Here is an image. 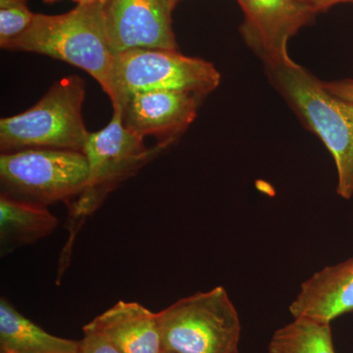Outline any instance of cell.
Listing matches in <instances>:
<instances>
[{
    "instance_id": "2e32d148",
    "label": "cell",
    "mask_w": 353,
    "mask_h": 353,
    "mask_svg": "<svg viewBox=\"0 0 353 353\" xmlns=\"http://www.w3.org/2000/svg\"><path fill=\"white\" fill-rule=\"evenodd\" d=\"M36 13L28 6V0H0V46L27 31Z\"/></svg>"
},
{
    "instance_id": "9c48e42d",
    "label": "cell",
    "mask_w": 353,
    "mask_h": 353,
    "mask_svg": "<svg viewBox=\"0 0 353 353\" xmlns=\"http://www.w3.org/2000/svg\"><path fill=\"white\" fill-rule=\"evenodd\" d=\"M245 20L241 34L265 67L289 63L292 38L317 14L299 0H236Z\"/></svg>"
},
{
    "instance_id": "ffe728a7",
    "label": "cell",
    "mask_w": 353,
    "mask_h": 353,
    "mask_svg": "<svg viewBox=\"0 0 353 353\" xmlns=\"http://www.w3.org/2000/svg\"><path fill=\"white\" fill-rule=\"evenodd\" d=\"M77 4H90L94 3V2H102L103 0H74Z\"/></svg>"
},
{
    "instance_id": "277c9868",
    "label": "cell",
    "mask_w": 353,
    "mask_h": 353,
    "mask_svg": "<svg viewBox=\"0 0 353 353\" xmlns=\"http://www.w3.org/2000/svg\"><path fill=\"white\" fill-rule=\"evenodd\" d=\"M85 85L78 76L65 77L38 103L0 120L2 153L32 148L83 152L90 132L83 117Z\"/></svg>"
},
{
    "instance_id": "e0dca14e",
    "label": "cell",
    "mask_w": 353,
    "mask_h": 353,
    "mask_svg": "<svg viewBox=\"0 0 353 353\" xmlns=\"http://www.w3.org/2000/svg\"><path fill=\"white\" fill-rule=\"evenodd\" d=\"M83 331L80 353H122L117 347H114L103 334L90 325H85Z\"/></svg>"
},
{
    "instance_id": "30bf717a",
    "label": "cell",
    "mask_w": 353,
    "mask_h": 353,
    "mask_svg": "<svg viewBox=\"0 0 353 353\" xmlns=\"http://www.w3.org/2000/svg\"><path fill=\"white\" fill-rule=\"evenodd\" d=\"M202 97L189 92L148 90L125 95L117 104L125 127L141 138L153 137L167 148L196 120Z\"/></svg>"
},
{
    "instance_id": "8fae6325",
    "label": "cell",
    "mask_w": 353,
    "mask_h": 353,
    "mask_svg": "<svg viewBox=\"0 0 353 353\" xmlns=\"http://www.w3.org/2000/svg\"><path fill=\"white\" fill-rule=\"evenodd\" d=\"M290 312L294 319L326 324L353 312V257L325 267L305 281L290 304Z\"/></svg>"
},
{
    "instance_id": "ba28073f",
    "label": "cell",
    "mask_w": 353,
    "mask_h": 353,
    "mask_svg": "<svg viewBox=\"0 0 353 353\" xmlns=\"http://www.w3.org/2000/svg\"><path fill=\"white\" fill-rule=\"evenodd\" d=\"M174 0H103L104 24L114 54L137 48L178 50L172 27Z\"/></svg>"
},
{
    "instance_id": "8992f818",
    "label": "cell",
    "mask_w": 353,
    "mask_h": 353,
    "mask_svg": "<svg viewBox=\"0 0 353 353\" xmlns=\"http://www.w3.org/2000/svg\"><path fill=\"white\" fill-rule=\"evenodd\" d=\"M88 173L81 152L32 148L0 157L1 194L44 208L58 201L69 204L82 192Z\"/></svg>"
},
{
    "instance_id": "44dd1931",
    "label": "cell",
    "mask_w": 353,
    "mask_h": 353,
    "mask_svg": "<svg viewBox=\"0 0 353 353\" xmlns=\"http://www.w3.org/2000/svg\"><path fill=\"white\" fill-rule=\"evenodd\" d=\"M59 1V0H44L46 3H54V2Z\"/></svg>"
},
{
    "instance_id": "5bb4252c",
    "label": "cell",
    "mask_w": 353,
    "mask_h": 353,
    "mask_svg": "<svg viewBox=\"0 0 353 353\" xmlns=\"http://www.w3.org/2000/svg\"><path fill=\"white\" fill-rule=\"evenodd\" d=\"M58 219L44 206L0 196V243L7 252L46 238L57 229Z\"/></svg>"
},
{
    "instance_id": "7402d4cb",
    "label": "cell",
    "mask_w": 353,
    "mask_h": 353,
    "mask_svg": "<svg viewBox=\"0 0 353 353\" xmlns=\"http://www.w3.org/2000/svg\"><path fill=\"white\" fill-rule=\"evenodd\" d=\"M180 1V0H174V2H175V3H178V2Z\"/></svg>"
},
{
    "instance_id": "603a6c76",
    "label": "cell",
    "mask_w": 353,
    "mask_h": 353,
    "mask_svg": "<svg viewBox=\"0 0 353 353\" xmlns=\"http://www.w3.org/2000/svg\"><path fill=\"white\" fill-rule=\"evenodd\" d=\"M162 353H170V352H162Z\"/></svg>"
},
{
    "instance_id": "4fadbf2b",
    "label": "cell",
    "mask_w": 353,
    "mask_h": 353,
    "mask_svg": "<svg viewBox=\"0 0 353 353\" xmlns=\"http://www.w3.org/2000/svg\"><path fill=\"white\" fill-rule=\"evenodd\" d=\"M81 341L59 338L0 299V353H80Z\"/></svg>"
},
{
    "instance_id": "3957f363",
    "label": "cell",
    "mask_w": 353,
    "mask_h": 353,
    "mask_svg": "<svg viewBox=\"0 0 353 353\" xmlns=\"http://www.w3.org/2000/svg\"><path fill=\"white\" fill-rule=\"evenodd\" d=\"M274 87L304 126L321 139L338 173L336 194L353 196V103L325 88L322 81L296 62L267 66Z\"/></svg>"
},
{
    "instance_id": "d6986e66",
    "label": "cell",
    "mask_w": 353,
    "mask_h": 353,
    "mask_svg": "<svg viewBox=\"0 0 353 353\" xmlns=\"http://www.w3.org/2000/svg\"><path fill=\"white\" fill-rule=\"evenodd\" d=\"M315 14L325 12L333 6L341 3H352L353 0H299Z\"/></svg>"
},
{
    "instance_id": "6da1fadb",
    "label": "cell",
    "mask_w": 353,
    "mask_h": 353,
    "mask_svg": "<svg viewBox=\"0 0 353 353\" xmlns=\"http://www.w3.org/2000/svg\"><path fill=\"white\" fill-rule=\"evenodd\" d=\"M3 50L38 53L78 67L112 97L115 54L106 34L102 2L78 4L60 15L36 14L27 31Z\"/></svg>"
},
{
    "instance_id": "52a82bcc",
    "label": "cell",
    "mask_w": 353,
    "mask_h": 353,
    "mask_svg": "<svg viewBox=\"0 0 353 353\" xmlns=\"http://www.w3.org/2000/svg\"><path fill=\"white\" fill-rule=\"evenodd\" d=\"M219 71L178 50L137 48L115 54L112 106L125 95L148 90L189 92L202 99L219 87Z\"/></svg>"
},
{
    "instance_id": "7a4b0ae2",
    "label": "cell",
    "mask_w": 353,
    "mask_h": 353,
    "mask_svg": "<svg viewBox=\"0 0 353 353\" xmlns=\"http://www.w3.org/2000/svg\"><path fill=\"white\" fill-rule=\"evenodd\" d=\"M143 139L125 127L118 106H113L112 118L106 127L88 134L83 152L88 161L87 182L68 204L69 238L60 257L58 278L68 266L73 243L88 218L121 183L138 173L164 150L158 145L148 148Z\"/></svg>"
},
{
    "instance_id": "7c38bea8",
    "label": "cell",
    "mask_w": 353,
    "mask_h": 353,
    "mask_svg": "<svg viewBox=\"0 0 353 353\" xmlns=\"http://www.w3.org/2000/svg\"><path fill=\"white\" fill-rule=\"evenodd\" d=\"M88 325L122 353H162L157 313L138 303L118 301Z\"/></svg>"
},
{
    "instance_id": "ac0fdd59",
    "label": "cell",
    "mask_w": 353,
    "mask_h": 353,
    "mask_svg": "<svg viewBox=\"0 0 353 353\" xmlns=\"http://www.w3.org/2000/svg\"><path fill=\"white\" fill-rule=\"evenodd\" d=\"M323 85L331 94L353 103L352 79H343V80L333 81V82H323Z\"/></svg>"
},
{
    "instance_id": "9a60e30c",
    "label": "cell",
    "mask_w": 353,
    "mask_h": 353,
    "mask_svg": "<svg viewBox=\"0 0 353 353\" xmlns=\"http://www.w3.org/2000/svg\"><path fill=\"white\" fill-rule=\"evenodd\" d=\"M269 353H336L331 324L297 318L277 330Z\"/></svg>"
},
{
    "instance_id": "5b68a950",
    "label": "cell",
    "mask_w": 353,
    "mask_h": 353,
    "mask_svg": "<svg viewBox=\"0 0 353 353\" xmlns=\"http://www.w3.org/2000/svg\"><path fill=\"white\" fill-rule=\"evenodd\" d=\"M157 315L162 352H239L240 316L225 288L179 299Z\"/></svg>"
}]
</instances>
